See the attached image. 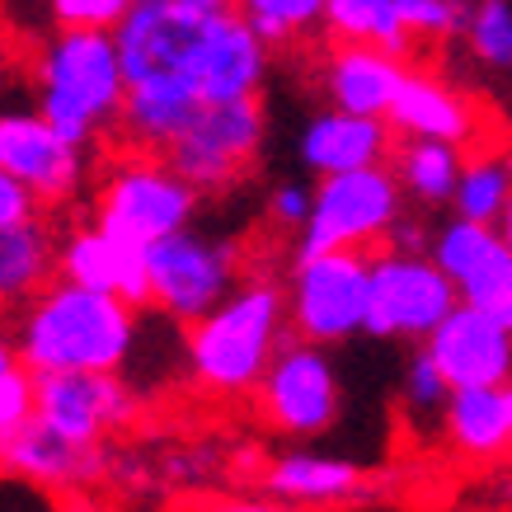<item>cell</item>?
Here are the masks:
<instances>
[{
  "mask_svg": "<svg viewBox=\"0 0 512 512\" xmlns=\"http://www.w3.org/2000/svg\"><path fill=\"white\" fill-rule=\"evenodd\" d=\"M19 362L38 372H123L137 353V306L71 278L47 282L19 306Z\"/></svg>",
  "mask_w": 512,
  "mask_h": 512,
  "instance_id": "obj_1",
  "label": "cell"
},
{
  "mask_svg": "<svg viewBox=\"0 0 512 512\" xmlns=\"http://www.w3.org/2000/svg\"><path fill=\"white\" fill-rule=\"evenodd\" d=\"M184 329V357L193 381L221 400L249 395L292 329L287 292L273 278H254Z\"/></svg>",
  "mask_w": 512,
  "mask_h": 512,
  "instance_id": "obj_2",
  "label": "cell"
},
{
  "mask_svg": "<svg viewBox=\"0 0 512 512\" xmlns=\"http://www.w3.org/2000/svg\"><path fill=\"white\" fill-rule=\"evenodd\" d=\"M127 99L123 52L113 29H57L38 57V104L62 137L90 151L109 127H118Z\"/></svg>",
  "mask_w": 512,
  "mask_h": 512,
  "instance_id": "obj_3",
  "label": "cell"
},
{
  "mask_svg": "<svg viewBox=\"0 0 512 512\" xmlns=\"http://www.w3.org/2000/svg\"><path fill=\"white\" fill-rule=\"evenodd\" d=\"M198 202L202 193L160 151L127 146L123 141V156L109 160V170L99 179L90 221H99L104 231L127 240V245L151 249L165 235L193 226Z\"/></svg>",
  "mask_w": 512,
  "mask_h": 512,
  "instance_id": "obj_4",
  "label": "cell"
},
{
  "mask_svg": "<svg viewBox=\"0 0 512 512\" xmlns=\"http://www.w3.org/2000/svg\"><path fill=\"white\" fill-rule=\"evenodd\" d=\"M404 217V188L395 170L362 165V170L320 174L311 188V217L301 226L296 254H320V249H372L390 235V226Z\"/></svg>",
  "mask_w": 512,
  "mask_h": 512,
  "instance_id": "obj_5",
  "label": "cell"
},
{
  "mask_svg": "<svg viewBox=\"0 0 512 512\" xmlns=\"http://www.w3.org/2000/svg\"><path fill=\"white\" fill-rule=\"evenodd\" d=\"M367 249H320L296 254L287 282V325L296 339L348 343L367 325Z\"/></svg>",
  "mask_w": 512,
  "mask_h": 512,
  "instance_id": "obj_6",
  "label": "cell"
},
{
  "mask_svg": "<svg viewBox=\"0 0 512 512\" xmlns=\"http://www.w3.org/2000/svg\"><path fill=\"white\" fill-rule=\"evenodd\" d=\"M264 146V104L259 94L202 104L188 127L160 151L198 193H226L254 170Z\"/></svg>",
  "mask_w": 512,
  "mask_h": 512,
  "instance_id": "obj_7",
  "label": "cell"
},
{
  "mask_svg": "<svg viewBox=\"0 0 512 512\" xmlns=\"http://www.w3.org/2000/svg\"><path fill=\"white\" fill-rule=\"evenodd\" d=\"M461 301L456 282L423 249H381L367 268V325L376 339H428L451 306Z\"/></svg>",
  "mask_w": 512,
  "mask_h": 512,
  "instance_id": "obj_8",
  "label": "cell"
},
{
  "mask_svg": "<svg viewBox=\"0 0 512 512\" xmlns=\"http://www.w3.org/2000/svg\"><path fill=\"white\" fill-rule=\"evenodd\" d=\"M259 414L273 433L282 437H320L339 419V372L329 362L325 343L311 339H282L273 362L264 367L259 386H254Z\"/></svg>",
  "mask_w": 512,
  "mask_h": 512,
  "instance_id": "obj_9",
  "label": "cell"
},
{
  "mask_svg": "<svg viewBox=\"0 0 512 512\" xmlns=\"http://www.w3.org/2000/svg\"><path fill=\"white\" fill-rule=\"evenodd\" d=\"M146 278H151V306L165 320L193 325L235 292V249L184 226L146 249Z\"/></svg>",
  "mask_w": 512,
  "mask_h": 512,
  "instance_id": "obj_10",
  "label": "cell"
},
{
  "mask_svg": "<svg viewBox=\"0 0 512 512\" xmlns=\"http://www.w3.org/2000/svg\"><path fill=\"white\" fill-rule=\"evenodd\" d=\"M0 170H10L29 188L38 207H66L90 179L85 146L62 137L38 109L0 113Z\"/></svg>",
  "mask_w": 512,
  "mask_h": 512,
  "instance_id": "obj_11",
  "label": "cell"
},
{
  "mask_svg": "<svg viewBox=\"0 0 512 512\" xmlns=\"http://www.w3.org/2000/svg\"><path fill=\"white\" fill-rule=\"evenodd\" d=\"M38 419L71 442L104 447L141 419V400L123 372H38Z\"/></svg>",
  "mask_w": 512,
  "mask_h": 512,
  "instance_id": "obj_12",
  "label": "cell"
},
{
  "mask_svg": "<svg viewBox=\"0 0 512 512\" xmlns=\"http://www.w3.org/2000/svg\"><path fill=\"white\" fill-rule=\"evenodd\" d=\"M0 475L47 489V494H80L109 475V451L90 447V442H71L33 414L19 428L0 433Z\"/></svg>",
  "mask_w": 512,
  "mask_h": 512,
  "instance_id": "obj_13",
  "label": "cell"
},
{
  "mask_svg": "<svg viewBox=\"0 0 512 512\" xmlns=\"http://www.w3.org/2000/svg\"><path fill=\"white\" fill-rule=\"evenodd\" d=\"M428 353L451 381L461 386H508L512 381V329L484 306L456 301L451 315L428 334Z\"/></svg>",
  "mask_w": 512,
  "mask_h": 512,
  "instance_id": "obj_14",
  "label": "cell"
},
{
  "mask_svg": "<svg viewBox=\"0 0 512 512\" xmlns=\"http://www.w3.org/2000/svg\"><path fill=\"white\" fill-rule=\"evenodd\" d=\"M57 273L80 287H99L132 301V306H151V278H146V249L127 245L118 235H109L99 221L71 226L66 240L57 245Z\"/></svg>",
  "mask_w": 512,
  "mask_h": 512,
  "instance_id": "obj_15",
  "label": "cell"
},
{
  "mask_svg": "<svg viewBox=\"0 0 512 512\" xmlns=\"http://www.w3.org/2000/svg\"><path fill=\"white\" fill-rule=\"evenodd\" d=\"M433 259L456 282L461 301L484 306V311L494 306L498 296H503V287L512 282V245L489 221L456 217L451 226H442L433 240Z\"/></svg>",
  "mask_w": 512,
  "mask_h": 512,
  "instance_id": "obj_16",
  "label": "cell"
},
{
  "mask_svg": "<svg viewBox=\"0 0 512 512\" xmlns=\"http://www.w3.org/2000/svg\"><path fill=\"white\" fill-rule=\"evenodd\" d=\"M390 132H395L390 118H367V113H348L329 104L301 132V165L311 174H343L362 170V165H381L395 151Z\"/></svg>",
  "mask_w": 512,
  "mask_h": 512,
  "instance_id": "obj_17",
  "label": "cell"
},
{
  "mask_svg": "<svg viewBox=\"0 0 512 512\" xmlns=\"http://www.w3.org/2000/svg\"><path fill=\"white\" fill-rule=\"evenodd\" d=\"M325 94L334 109L348 113H367V118H386L395 94L404 85V62L395 52H381V47L367 43H339L325 57Z\"/></svg>",
  "mask_w": 512,
  "mask_h": 512,
  "instance_id": "obj_18",
  "label": "cell"
},
{
  "mask_svg": "<svg viewBox=\"0 0 512 512\" xmlns=\"http://www.w3.org/2000/svg\"><path fill=\"white\" fill-rule=\"evenodd\" d=\"M386 118L400 137H437L451 146L475 137V109L428 71H404V85Z\"/></svg>",
  "mask_w": 512,
  "mask_h": 512,
  "instance_id": "obj_19",
  "label": "cell"
},
{
  "mask_svg": "<svg viewBox=\"0 0 512 512\" xmlns=\"http://www.w3.org/2000/svg\"><path fill=\"white\" fill-rule=\"evenodd\" d=\"M52 278H57V240L47 221L29 217L0 226V311L24 306Z\"/></svg>",
  "mask_w": 512,
  "mask_h": 512,
  "instance_id": "obj_20",
  "label": "cell"
},
{
  "mask_svg": "<svg viewBox=\"0 0 512 512\" xmlns=\"http://www.w3.org/2000/svg\"><path fill=\"white\" fill-rule=\"evenodd\" d=\"M447 442L466 461H494L512 447L508 442V409H503V386H461L451 390L442 409Z\"/></svg>",
  "mask_w": 512,
  "mask_h": 512,
  "instance_id": "obj_21",
  "label": "cell"
},
{
  "mask_svg": "<svg viewBox=\"0 0 512 512\" xmlns=\"http://www.w3.org/2000/svg\"><path fill=\"white\" fill-rule=\"evenodd\" d=\"M268 494L287 503H339L362 494V466L339 456H315V451H287L264 475Z\"/></svg>",
  "mask_w": 512,
  "mask_h": 512,
  "instance_id": "obj_22",
  "label": "cell"
},
{
  "mask_svg": "<svg viewBox=\"0 0 512 512\" xmlns=\"http://www.w3.org/2000/svg\"><path fill=\"white\" fill-rule=\"evenodd\" d=\"M461 151L451 141H437V137H404L395 146V179L409 198L428 202H451L456 193V179H461Z\"/></svg>",
  "mask_w": 512,
  "mask_h": 512,
  "instance_id": "obj_23",
  "label": "cell"
},
{
  "mask_svg": "<svg viewBox=\"0 0 512 512\" xmlns=\"http://www.w3.org/2000/svg\"><path fill=\"white\" fill-rule=\"evenodd\" d=\"M325 29L334 33V43H367L381 52H395V57H404L414 43L395 0H329Z\"/></svg>",
  "mask_w": 512,
  "mask_h": 512,
  "instance_id": "obj_24",
  "label": "cell"
},
{
  "mask_svg": "<svg viewBox=\"0 0 512 512\" xmlns=\"http://www.w3.org/2000/svg\"><path fill=\"white\" fill-rule=\"evenodd\" d=\"M508 198H512V160L508 156H480V160H470V165H461L451 207H456V217L489 221V226H494V221L503 217Z\"/></svg>",
  "mask_w": 512,
  "mask_h": 512,
  "instance_id": "obj_25",
  "label": "cell"
},
{
  "mask_svg": "<svg viewBox=\"0 0 512 512\" xmlns=\"http://www.w3.org/2000/svg\"><path fill=\"white\" fill-rule=\"evenodd\" d=\"M235 5H240L249 29L259 33L268 47H282L306 38L311 29H320L329 0H235Z\"/></svg>",
  "mask_w": 512,
  "mask_h": 512,
  "instance_id": "obj_26",
  "label": "cell"
},
{
  "mask_svg": "<svg viewBox=\"0 0 512 512\" xmlns=\"http://www.w3.org/2000/svg\"><path fill=\"white\" fill-rule=\"evenodd\" d=\"M466 38H470V52L484 66L508 71L512 66V0H475L470 5Z\"/></svg>",
  "mask_w": 512,
  "mask_h": 512,
  "instance_id": "obj_27",
  "label": "cell"
},
{
  "mask_svg": "<svg viewBox=\"0 0 512 512\" xmlns=\"http://www.w3.org/2000/svg\"><path fill=\"white\" fill-rule=\"evenodd\" d=\"M447 400H451V381L442 376L433 353H428V348L414 353L409 367H404V404H409V414H419V419H442Z\"/></svg>",
  "mask_w": 512,
  "mask_h": 512,
  "instance_id": "obj_28",
  "label": "cell"
},
{
  "mask_svg": "<svg viewBox=\"0 0 512 512\" xmlns=\"http://www.w3.org/2000/svg\"><path fill=\"white\" fill-rule=\"evenodd\" d=\"M395 5L414 38H447V33H466L470 24L466 0H395Z\"/></svg>",
  "mask_w": 512,
  "mask_h": 512,
  "instance_id": "obj_29",
  "label": "cell"
},
{
  "mask_svg": "<svg viewBox=\"0 0 512 512\" xmlns=\"http://www.w3.org/2000/svg\"><path fill=\"white\" fill-rule=\"evenodd\" d=\"M57 29H118L132 0H47Z\"/></svg>",
  "mask_w": 512,
  "mask_h": 512,
  "instance_id": "obj_30",
  "label": "cell"
},
{
  "mask_svg": "<svg viewBox=\"0 0 512 512\" xmlns=\"http://www.w3.org/2000/svg\"><path fill=\"white\" fill-rule=\"evenodd\" d=\"M33 414H38V376L24 362H15L10 372L0 376V433L19 428Z\"/></svg>",
  "mask_w": 512,
  "mask_h": 512,
  "instance_id": "obj_31",
  "label": "cell"
},
{
  "mask_svg": "<svg viewBox=\"0 0 512 512\" xmlns=\"http://www.w3.org/2000/svg\"><path fill=\"white\" fill-rule=\"evenodd\" d=\"M268 217L287 226V231H301L306 217H311V188L301 184H278L273 188V198H268Z\"/></svg>",
  "mask_w": 512,
  "mask_h": 512,
  "instance_id": "obj_32",
  "label": "cell"
},
{
  "mask_svg": "<svg viewBox=\"0 0 512 512\" xmlns=\"http://www.w3.org/2000/svg\"><path fill=\"white\" fill-rule=\"evenodd\" d=\"M29 217H38V198H33L10 170H0V226L29 221Z\"/></svg>",
  "mask_w": 512,
  "mask_h": 512,
  "instance_id": "obj_33",
  "label": "cell"
},
{
  "mask_svg": "<svg viewBox=\"0 0 512 512\" xmlns=\"http://www.w3.org/2000/svg\"><path fill=\"white\" fill-rule=\"evenodd\" d=\"M19 362V343L10 339V334H5V329H0V376L10 372V367H15Z\"/></svg>",
  "mask_w": 512,
  "mask_h": 512,
  "instance_id": "obj_34",
  "label": "cell"
},
{
  "mask_svg": "<svg viewBox=\"0 0 512 512\" xmlns=\"http://www.w3.org/2000/svg\"><path fill=\"white\" fill-rule=\"evenodd\" d=\"M489 311H494L498 320H503V325L512 329V282H508V287H503V296H498V301H494V306H489Z\"/></svg>",
  "mask_w": 512,
  "mask_h": 512,
  "instance_id": "obj_35",
  "label": "cell"
},
{
  "mask_svg": "<svg viewBox=\"0 0 512 512\" xmlns=\"http://www.w3.org/2000/svg\"><path fill=\"white\" fill-rule=\"evenodd\" d=\"M498 231H503V240L512 245V198H508V207H503V217H498Z\"/></svg>",
  "mask_w": 512,
  "mask_h": 512,
  "instance_id": "obj_36",
  "label": "cell"
},
{
  "mask_svg": "<svg viewBox=\"0 0 512 512\" xmlns=\"http://www.w3.org/2000/svg\"><path fill=\"white\" fill-rule=\"evenodd\" d=\"M503 409H508V442H512V381L503 386Z\"/></svg>",
  "mask_w": 512,
  "mask_h": 512,
  "instance_id": "obj_37",
  "label": "cell"
}]
</instances>
